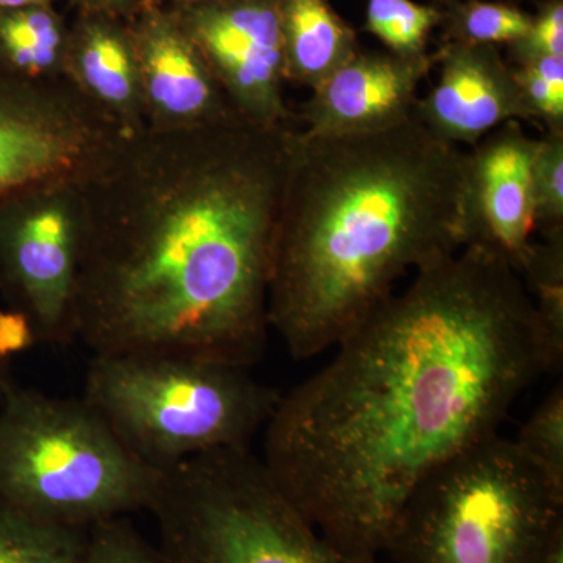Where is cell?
<instances>
[{
	"label": "cell",
	"instance_id": "obj_1",
	"mask_svg": "<svg viewBox=\"0 0 563 563\" xmlns=\"http://www.w3.org/2000/svg\"><path fill=\"white\" fill-rule=\"evenodd\" d=\"M280 395L261 461L331 542L385 553L429 476L499 435L510 409L561 368L512 266L466 246L415 274Z\"/></svg>",
	"mask_w": 563,
	"mask_h": 563
},
{
	"label": "cell",
	"instance_id": "obj_2",
	"mask_svg": "<svg viewBox=\"0 0 563 563\" xmlns=\"http://www.w3.org/2000/svg\"><path fill=\"white\" fill-rule=\"evenodd\" d=\"M299 132L233 114L125 136L79 187L73 342L91 355L261 361Z\"/></svg>",
	"mask_w": 563,
	"mask_h": 563
},
{
	"label": "cell",
	"instance_id": "obj_3",
	"mask_svg": "<svg viewBox=\"0 0 563 563\" xmlns=\"http://www.w3.org/2000/svg\"><path fill=\"white\" fill-rule=\"evenodd\" d=\"M466 151L417 113L388 131L299 132L282 199L269 328L296 361L342 342L396 285L465 246Z\"/></svg>",
	"mask_w": 563,
	"mask_h": 563
},
{
	"label": "cell",
	"instance_id": "obj_4",
	"mask_svg": "<svg viewBox=\"0 0 563 563\" xmlns=\"http://www.w3.org/2000/svg\"><path fill=\"white\" fill-rule=\"evenodd\" d=\"M162 474L133 455L84 399L0 384V506L91 528L150 510Z\"/></svg>",
	"mask_w": 563,
	"mask_h": 563
},
{
	"label": "cell",
	"instance_id": "obj_5",
	"mask_svg": "<svg viewBox=\"0 0 563 563\" xmlns=\"http://www.w3.org/2000/svg\"><path fill=\"white\" fill-rule=\"evenodd\" d=\"M279 398L246 366L162 354L91 355L81 396L161 473L213 451L250 448Z\"/></svg>",
	"mask_w": 563,
	"mask_h": 563
},
{
	"label": "cell",
	"instance_id": "obj_6",
	"mask_svg": "<svg viewBox=\"0 0 563 563\" xmlns=\"http://www.w3.org/2000/svg\"><path fill=\"white\" fill-rule=\"evenodd\" d=\"M563 529V493L512 439L492 437L410 496L385 554L393 563H540Z\"/></svg>",
	"mask_w": 563,
	"mask_h": 563
},
{
	"label": "cell",
	"instance_id": "obj_7",
	"mask_svg": "<svg viewBox=\"0 0 563 563\" xmlns=\"http://www.w3.org/2000/svg\"><path fill=\"white\" fill-rule=\"evenodd\" d=\"M147 512L163 563H383L322 536L250 448L198 455L163 473Z\"/></svg>",
	"mask_w": 563,
	"mask_h": 563
},
{
	"label": "cell",
	"instance_id": "obj_8",
	"mask_svg": "<svg viewBox=\"0 0 563 563\" xmlns=\"http://www.w3.org/2000/svg\"><path fill=\"white\" fill-rule=\"evenodd\" d=\"M128 135L65 76L32 80L0 68V202L80 187Z\"/></svg>",
	"mask_w": 563,
	"mask_h": 563
},
{
	"label": "cell",
	"instance_id": "obj_9",
	"mask_svg": "<svg viewBox=\"0 0 563 563\" xmlns=\"http://www.w3.org/2000/svg\"><path fill=\"white\" fill-rule=\"evenodd\" d=\"M80 252L79 187L0 202V290L32 318L40 343L68 344Z\"/></svg>",
	"mask_w": 563,
	"mask_h": 563
},
{
	"label": "cell",
	"instance_id": "obj_10",
	"mask_svg": "<svg viewBox=\"0 0 563 563\" xmlns=\"http://www.w3.org/2000/svg\"><path fill=\"white\" fill-rule=\"evenodd\" d=\"M173 9L236 113L268 128L299 122L285 101L279 0Z\"/></svg>",
	"mask_w": 563,
	"mask_h": 563
},
{
	"label": "cell",
	"instance_id": "obj_11",
	"mask_svg": "<svg viewBox=\"0 0 563 563\" xmlns=\"http://www.w3.org/2000/svg\"><path fill=\"white\" fill-rule=\"evenodd\" d=\"M539 139L509 121L466 151L463 233L465 246L501 258L520 273L537 232L533 158Z\"/></svg>",
	"mask_w": 563,
	"mask_h": 563
},
{
	"label": "cell",
	"instance_id": "obj_12",
	"mask_svg": "<svg viewBox=\"0 0 563 563\" xmlns=\"http://www.w3.org/2000/svg\"><path fill=\"white\" fill-rule=\"evenodd\" d=\"M125 20L146 128H196L239 114L169 3L141 0Z\"/></svg>",
	"mask_w": 563,
	"mask_h": 563
},
{
	"label": "cell",
	"instance_id": "obj_13",
	"mask_svg": "<svg viewBox=\"0 0 563 563\" xmlns=\"http://www.w3.org/2000/svg\"><path fill=\"white\" fill-rule=\"evenodd\" d=\"M435 57L355 52L312 90L298 114L310 136L388 131L413 117Z\"/></svg>",
	"mask_w": 563,
	"mask_h": 563
},
{
	"label": "cell",
	"instance_id": "obj_14",
	"mask_svg": "<svg viewBox=\"0 0 563 563\" xmlns=\"http://www.w3.org/2000/svg\"><path fill=\"white\" fill-rule=\"evenodd\" d=\"M435 62L439 79L415 113L440 140L473 147L506 122L531 121L512 66L495 46L451 41Z\"/></svg>",
	"mask_w": 563,
	"mask_h": 563
},
{
	"label": "cell",
	"instance_id": "obj_15",
	"mask_svg": "<svg viewBox=\"0 0 563 563\" xmlns=\"http://www.w3.org/2000/svg\"><path fill=\"white\" fill-rule=\"evenodd\" d=\"M66 77L122 131L146 128L128 20L102 11H77L68 27Z\"/></svg>",
	"mask_w": 563,
	"mask_h": 563
},
{
	"label": "cell",
	"instance_id": "obj_16",
	"mask_svg": "<svg viewBox=\"0 0 563 563\" xmlns=\"http://www.w3.org/2000/svg\"><path fill=\"white\" fill-rule=\"evenodd\" d=\"M279 14L287 84L313 90L358 51L328 0H279Z\"/></svg>",
	"mask_w": 563,
	"mask_h": 563
},
{
	"label": "cell",
	"instance_id": "obj_17",
	"mask_svg": "<svg viewBox=\"0 0 563 563\" xmlns=\"http://www.w3.org/2000/svg\"><path fill=\"white\" fill-rule=\"evenodd\" d=\"M68 27L54 5L0 9V68L32 80L63 77Z\"/></svg>",
	"mask_w": 563,
	"mask_h": 563
},
{
	"label": "cell",
	"instance_id": "obj_18",
	"mask_svg": "<svg viewBox=\"0 0 563 563\" xmlns=\"http://www.w3.org/2000/svg\"><path fill=\"white\" fill-rule=\"evenodd\" d=\"M88 529L44 523L0 506V563H74Z\"/></svg>",
	"mask_w": 563,
	"mask_h": 563
},
{
	"label": "cell",
	"instance_id": "obj_19",
	"mask_svg": "<svg viewBox=\"0 0 563 563\" xmlns=\"http://www.w3.org/2000/svg\"><path fill=\"white\" fill-rule=\"evenodd\" d=\"M550 340L563 361V235L536 242L518 273Z\"/></svg>",
	"mask_w": 563,
	"mask_h": 563
},
{
	"label": "cell",
	"instance_id": "obj_20",
	"mask_svg": "<svg viewBox=\"0 0 563 563\" xmlns=\"http://www.w3.org/2000/svg\"><path fill=\"white\" fill-rule=\"evenodd\" d=\"M442 13L413 0H368L366 29L401 57L426 55L429 36Z\"/></svg>",
	"mask_w": 563,
	"mask_h": 563
},
{
	"label": "cell",
	"instance_id": "obj_21",
	"mask_svg": "<svg viewBox=\"0 0 563 563\" xmlns=\"http://www.w3.org/2000/svg\"><path fill=\"white\" fill-rule=\"evenodd\" d=\"M514 443L563 493V385L559 383L529 415Z\"/></svg>",
	"mask_w": 563,
	"mask_h": 563
},
{
	"label": "cell",
	"instance_id": "obj_22",
	"mask_svg": "<svg viewBox=\"0 0 563 563\" xmlns=\"http://www.w3.org/2000/svg\"><path fill=\"white\" fill-rule=\"evenodd\" d=\"M512 69L531 121L542 122L544 131H563V57H521Z\"/></svg>",
	"mask_w": 563,
	"mask_h": 563
},
{
	"label": "cell",
	"instance_id": "obj_23",
	"mask_svg": "<svg viewBox=\"0 0 563 563\" xmlns=\"http://www.w3.org/2000/svg\"><path fill=\"white\" fill-rule=\"evenodd\" d=\"M533 209L542 239L563 235V131H544L533 158Z\"/></svg>",
	"mask_w": 563,
	"mask_h": 563
},
{
	"label": "cell",
	"instance_id": "obj_24",
	"mask_svg": "<svg viewBox=\"0 0 563 563\" xmlns=\"http://www.w3.org/2000/svg\"><path fill=\"white\" fill-rule=\"evenodd\" d=\"M532 16L517 7L503 2H470L453 18L457 43L495 46L518 43L528 35Z\"/></svg>",
	"mask_w": 563,
	"mask_h": 563
},
{
	"label": "cell",
	"instance_id": "obj_25",
	"mask_svg": "<svg viewBox=\"0 0 563 563\" xmlns=\"http://www.w3.org/2000/svg\"><path fill=\"white\" fill-rule=\"evenodd\" d=\"M74 563H163L157 547L147 542L125 518H113L88 529Z\"/></svg>",
	"mask_w": 563,
	"mask_h": 563
},
{
	"label": "cell",
	"instance_id": "obj_26",
	"mask_svg": "<svg viewBox=\"0 0 563 563\" xmlns=\"http://www.w3.org/2000/svg\"><path fill=\"white\" fill-rule=\"evenodd\" d=\"M510 47H512L514 58L531 57V55L563 57L562 0L544 3L540 13L532 18L528 35Z\"/></svg>",
	"mask_w": 563,
	"mask_h": 563
},
{
	"label": "cell",
	"instance_id": "obj_27",
	"mask_svg": "<svg viewBox=\"0 0 563 563\" xmlns=\"http://www.w3.org/2000/svg\"><path fill=\"white\" fill-rule=\"evenodd\" d=\"M40 343L32 318L20 309H0V365L9 366L11 358L31 351Z\"/></svg>",
	"mask_w": 563,
	"mask_h": 563
},
{
	"label": "cell",
	"instance_id": "obj_28",
	"mask_svg": "<svg viewBox=\"0 0 563 563\" xmlns=\"http://www.w3.org/2000/svg\"><path fill=\"white\" fill-rule=\"evenodd\" d=\"M77 11H102L117 16H131L140 0H69Z\"/></svg>",
	"mask_w": 563,
	"mask_h": 563
},
{
	"label": "cell",
	"instance_id": "obj_29",
	"mask_svg": "<svg viewBox=\"0 0 563 563\" xmlns=\"http://www.w3.org/2000/svg\"><path fill=\"white\" fill-rule=\"evenodd\" d=\"M540 563H563V529L554 537Z\"/></svg>",
	"mask_w": 563,
	"mask_h": 563
},
{
	"label": "cell",
	"instance_id": "obj_30",
	"mask_svg": "<svg viewBox=\"0 0 563 563\" xmlns=\"http://www.w3.org/2000/svg\"><path fill=\"white\" fill-rule=\"evenodd\" d=\"M27 5H54V0H0V9H18Z\"/></svg>",
	"mask_w": 563,
	"mask_h": 563
},
{
	"label": "cell",
	"instance_id": "obj_31",
	"mask_svg": "<svg viewBox=\"0 0 563 563\" xmlns=\"http://www.w3.org/2000/svg\"><path fill=\"white\" fill-rule=\"evenodd\" d=\"M165 2L181 9V7L206 5V3L228 2V0H165Z\"/></svg>",
	"mask_w": 563,
	"mask_h": 563
},
{
	"label": "cell",
	"instance_id": "obj_32",
	"mask_svg": "<svg viewBox=\"0 0 563 563\" xmlns=\"http://www.w3.org/2000/svg\"><path fill=\"white\" fill-rule=\"evenodd\" d=\"M10 376L9 366L0 365V384Z\"/></svg>",
	"mask_w": 563,
	"mask_h": 563
},
{
	"label": "cell",
	"instance_id": "obj_33",
	"mask_svg": "<svg viewBox=\"0 0 563 563\" xmlns=\"http://www.w3.org/2000/svg\"><path fill=\"white\" fill-rule=\"evenodd\" d=\"M140 2H141V0H140Z\"/></svg>",
	"mask_w": 563,
	"mask_h": 563
}]
</instances>
